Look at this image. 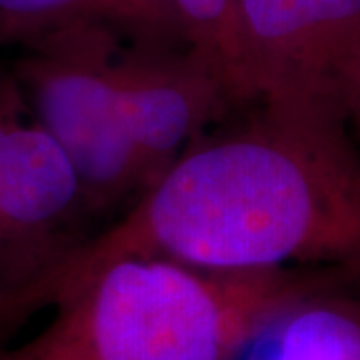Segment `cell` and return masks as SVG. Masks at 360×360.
I'll list each match as a JSON object with an SVG mask.
<instances>
[{
    "instance_id": "1",
    "label": "cell",
    "mask_w": 360,
    "mask_h": 360,
    "mask_svg": "<svg viewBox=\"0 0 360 360\" xmlns=\"http://www.w3.org/2000/svg\"><path fill=\"white\" fill-rule=\"evenodd\" d=\"M206 130L108 229L68 248L34 284L52 309L130 257L220 272L330 269L360 278V150L347 122L270 104Z\"/></svg>"
},
{
    "instance_id": "2",
    "label": "cell",
    "mask_w": 360,
    "mask_h": 360,
    "mask_svg": "<svg viewBox=\"0 0 360 360\" xmlns=\"http://www.w3.org/2000/svg\"><path fill=\"white\" fill-rule=\"evenodd\" d=\"M340 276L348 274L120 258L56 300L32 338L0 347V360H236L276 310Z\"/></svg>"
},
{
    "instance_id": "3",
    "label": "cell",
    "mask_w": 360,
    "mask_h": 360,
    "mask_svg": "<svg viewBox=\"0 0 360 360\" xmlns=\"http://www.w3.org/2000/svg\"><path fill=\"white\" fill-rule=\"evenodd\" d=\"M122 40L108 26H66L25 44L11 68L32 118L75 168L89 217L144 191L112 75Z\"/></svg>"
},
{
    "instance_id": "4",
    "label": "cell",
    "mask_w": 360,
    "mask_h": 360,
    "mask_svg": "<svg viewBox=\"0 0 360 360\" xmlns=\"http://www.w3.org/2000/svg\"><path fill=\"white\" fill-rule=\"evenodd\" d=\"M360 92V0H236L234 98L348 122Z\"/></svg>"
},
{
    "instance_id": "5",
    "label": "cell",
    "mask_w": 360,
    "mask_h": 360,
    "mask_svg": "<svg viewBox=\"0 0 360 360\" xmlns=\"http://www.w3.org/2000/svg\"><path fill=\"white\" fill-rule=\"evenodd\" d=\"M89 217L77 172L58 144L28 116L13 70L0 65V276L39 310L32 288L42 272L82 238Z\"/></svg>"
},
{
    "instance_id": "6",
    "label": "cell",
    "mask_w": 360,
    "mask_h": 360,
    "mask_svg": "<svg viewBox=\"0 0 360 360\" xmlns=\"http://www.w3.org/2000/svg\"><path fill=\"white\" fill-rule=\"evenodd\" d=\"M112 75L144 191L198 136L238 108L219 72L186 44L122 40Z\"/></svg>"
},
{
    "instance_id": "7",
    "label": "cell",
    "mask_w": 360,
    "mask_h": 360,
    "mask_svg": "<svg viewBox=\"0 0 360 360\" xmlns=\"http://www.w3.org/2000/svg\"><path fill=\"white\" fill-rule=\"evenodd\" d=\"M236 360H360L359 276H340L286 302Z\"/></svg>"
},
{
    "instance_id": "8",
    "label": "cell",
    "mask_w": 360,
    "mask_h": 360,
    "mask_svg": "<svg viewBox=\"0 0 360 360\" xmlns=\"http://www.w3.org/2000/svg\"><path fill=\"white\" fill-rule=\"evenodd\" d=\"M72 25H103L130 42L186 44L170 0H0V44L25 46Z\"/></svg>"
},
{
    "instance_id": "9",
    "label": "cell",
    "mask_w": 360,
    "mask_h": 360,
    "mask_svg": "<svg viewBox=\"0 0 360 360\" xmlns=\"http://www.w3.org/2000/svg\"><path fill=\"white\" fill-rule=\"evenodd\" d=\"M184 42L212 66L234 98V2L236 0H170ZM238 106V104H236Z\"/></svg>"
},
{
    "instance_id": "10",
    "label": "cell",
    "mask_w": 360,
    "mask_h": 360,
    "mask_svg": "<svg viewBox=\"0 0 360 360\" xmlns=\"http://www.w3.org/2000/svg\"><path fill=\"white\" fill-rule=\"evenodd\" d=\"M30 319L20 292L0 276V340Z\"/></svg>"
},
{
    "instance_id": "11",
    "label": "cell",
    "mask_w": 360,
    "mask_h": 360,
    "mask_svg": "<svg viewBox=\"0 0 360 360\" xmlns=\"http://www.w3.org/2000/svg\"><path fill=\"white\" fill-rule=\"evenodd\" d=\"M348 120H352L354 122V127L359 130V136H360V92L359 96H356V101H354V106H352V112H350V118Z\"/></svg>"
}]
</instances>
